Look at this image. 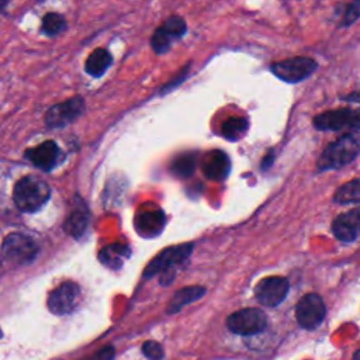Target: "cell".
<instances>
[{"label":"cell","instance_id":"6da1fadb","mask_svg":"<svg viewBox=\"0 0 360 360\" xmlns=\"http://www.w3.org/2000/svg\"><path fill=\"white\" fill-rule=\"evenodd\" d=\"M51 197V188L42 179L27 174L21 177L13 190V200L22 212H35L41 210Z\"/></svg>","mask_w":360,"mask_h":360},{"label":"cell","instance_id":"7a4b0ae2","mask_svg":"<svg viewBox=\"0 0 360 360\" xmlns=\"http://www.w3.org/2000/svg\"><path fill=\"white\" fill-rule=\"evenodd\" d=\"M360 153V136L346 134L330 142L319 155L316 162L318 170L339 169L353 162Z\"/></svg>","mask_w":360,"mask_h":360},{"label":"cell","instance_id":"3957f363","mask_svg":"<svg viewBox=\"0 0 360 360\" xmlns=\"http://www.w3.org/2000/svg\"><path fill=\"white\" fill-rule=\"evenodd\" d=\"M1 255L11 264H30L38 255V245L28 235L14 232L4 238Z\"/></svg>","mask_w":360,"mask_h":360},{"label":"cell","instance_id":"277c9868","mask_svg":"<svg viewBox=\"0 0 360 360\" xmlns=\"http://www.w3.org/2000/svg\"><path fill=\"white\" fill-rule=\"evenodd\" d=\"M193 252V243H181L169 246L159 252L145 267L143 277H153L156 274L172 273V269L177 264L184 263Z\"/></svg>","mask_w":360,"mask_h":360},{"label":"cell","instance_id":"5b68a950","mask_svg":"<svg viewBox=\"0 0 360 360\" xmlns=\"http://www.w3.org/2000/svg\"><path fill=\"white\" fill-rule=\"evenodd\" d=\"M267 326V316L259 308H243L226 318V328L242 336H252L263 332Z\"/></svg>","mask_w":360,"mask_h":360},{"label":"cell","instance_id":"8992f818","mask_svg":"<svg viewBox=\"0 0 360 360\" xmlns=\"http://www.w3.org/2000/svg\"><path fill=\"white\" fill-rule=\"evenodd\" d=\"M314 127L319 131L360 129V110L346 107L325 111L314 118Z\"/></svg>","mask_w":360,"mask_h":360},{"label":"cell","instance_id":"52a82bcc","mask_svg":"<svg viewBox=\"0 0 360 360\" xmlns=\"http://www.w3.org/2000/svg\"><path fill=\"white\" fill-rule=\"evenodd\" d=\"M326 315V307L323 300L315 294L308 292L295 305V318L301 328L312 330L318 328Z\"/></svg>","mask_w":360,"mask_h":360},{"label":"cell","instance_id":"ba28073f","mask_svg":"<svg viewBox=\"0 0 360 360\" xmlns=\"http://www.w3.org/2000/svg\"><path fill=\"white\" fill-rule=\"evenodd\" d=\"M318 63L307 56H294L271 65V72L280 80L287 83H298L314 73Z\"/></svg>","mask_w":360,"mask_h":360},{"label":"cell","instance_id":"9c48e42d","mask_svg":"<svg viewBox=\"0 0 360 360\" xmlns=\"http://www.w3.org/2000/svg\"><path fill=\"white\" fill-rule=\"evenodd\" d=\"M84 111V100L82 96L70 97L62 103L53 104L45 114L48 128H63L79 118Z\"/></svg>","mask_w":360,"mask_h":360},{"label":"cell","instance_id":"30bf717a","mask_svg":"<svg viewBox=\"0 0 360 360\" xmlns=\"http://www.w3.org/2000/svg\"><path fill=\"white\" fill-rule=\"evenodd\" d=\"M79 298L80 287L73 281H63L49 292L46 305L52 314L65 315L77 307Z\"/></svg>","mask_w":360,"mask_h":360},{"label":"cell","instance_id":"8fae6325","mask_svg":"<svg viewBox=\"0 0 360 360\" xmlns=\"http://www.w3.org/2000/svg\"><path fill=\"white\" fill-rule=\"evenodd\" d=\"M187 25L180 15H170L165 22L155 30L150 45L156 53H165L170 49L173 41L181 38L186 34Z\"/></svg>","mask_w":360,"mask_h":360},{"label":"cell","instance_id":"7c38bea8","mask_svg":"<svg viewBox=\"0 0 360 360\" xmlns=\"http://www.w3.org/2000/svg\"><path fill=\"white\" fill-rule=\"evenodd\" d=\"M288 294V281L281 276L262 278L255 287L256 300L264 307L280 305Z\"/></svg>","mask_w":360,"mask_h":360},{"label":"cell","instance_id":"4fadbf2b","mask_svg":"<svg viewBox=\"0 0 360 360\" xmlns=\"http://www.w3.org/2000/svg\"><path fill=\"white\" fill-rule=\"evenodd\" d=\"M24 158L31 162L34 166L45 170V172H51L52 169H55L60 159H62V152L59 149V146L56 145L55 141H45L41 142L39 145L34 146V148H28L24 152Z\"/></svg>","mask_w":360,"mask_h":360},{"label":"cell","instance_id":"5bb4252c","mask_svg":"<svg viewBox=\"0 0 360 360\" xmlns=\"http://www.w3.org/2000/svg\"><path fill=\"white\" fill-rule=\"evenodd\" d=\"M332 232L342 242H353L360 235V207L342 212L332 222Z\"/></svg>","mask_w":360,"mask_h":360},{"label":"cell","instance_id":"9a60e30c","mask_svg":"<svg viewBox=\"0 0 360 360\" xmlns=\"http://www.w3.org/2000/svg\"><path fill=\"white\" fill-rule=\"evenodd\" d=\"M135 231L143 238H155L165 228V214L159 208L142 210L134 221Z\"/></svg>","mask_w":360,"mask_h":360},{"label":"cell","instance_id":"2e32d148","mask_svg":"<svg viewBox=\"0 0 360 360\" xmlns=\"http://www.w3.org/2000/svg\"><path fill=\"white\" fill-rule=\"evenodd\" d=\"M201 167L205 177L214 181H222L231 172V160L225 152L214 149L204 156Z\"/></svg>","mask_w":360,"mask_h":360},{"label":"cell","instance_id":"e0dca14e","mask_svg":"<svg viewBox=\"0 0 360 360\" xmlns=\"http://www.w3.org/2000/svg\"><path fill=\"white\" fill-rule=\"evenodd\" d=\"M87 225H89V210L83 201L76 202L63 221V231L69 236L79 239L86 232Z\"/></svg>","mask_w":360,"mask_h":360},{"label":"cell","instance_id":"ac0fdd59","mask_svg":"<svg viewBox=\"0 0 360 360\" xmlns=\"http://www.w3.org/2000/svg\"><path fill=\"white\" fill-rule=\"evenodd\" d=\"M207 292V288L202 285H188V287H183L180 290H177L173 297L170 298L166 312L167 314H176L179 311H181L186 305L200 300L201 297H204Z\"/></svg>","mask_w":360,"mask_h":360},{"label":"cell","instance_id":"d6986e66","mask_svg":"<svg viewBox=\"0 0 360 360\" xmlns=\"http://www.w3.org/2000/svg\"><path fill=\"white\" fill-rule=\"evenodd\" d=\"M111 63L112 56L110 55V52L104 48H97L87 56L84 62V70L93 77H101Z\"/></svg>","mask_w":360,"mask_h":360},{"label":"cell","instance_id":"ffe728a7","mask_svg":"<svg viewBox=\"0 0 360 360\" xmlns=\"http://www.w3.org/2000/svg\"><path fill=\"white\" fill-rule=\"evenodd\" d=\"M131 255L128 246L121 245V243H111L103 248L98 253L100 262L110 267V269H120L124 263L125 259H128Z\"/></svg>","mask_w":360,"mask_h":360},{"label":"cell","instance_id":"44dd1931","mask_svg":"<svg viewBox=\"0 0 360 360\" xmlns=\"http://www.w3.org/2000/svg\"><path fill=\"white\" fill-rule=\"evenodd\" d=\"M333 201L338 204H352L360 202V179H353L345 184H342L335 195Z\"/></svg>","mask_w":360,"mask_h":360},{"label":"cell","instance_id":"7402d4cb","mask_svg":"<svg viewBox=\"0 0 360 360\" xmlns=\"http://www.w3.org/2000/svg\"><path fill=\"white\" fill-rule=\"evenodd\" d=\"M248 128H249V124L245 118L231 117L222 124L221 132L224 138H226L228 141H238L242 136H245V134L248 132Z\"/></svg>","mask_w":360,"mask_h":360},{"label":"cell","instance_id":"603a6c76","mask_svg":"<svg viewBox=\"0 0 360 360\" xmlns=\"http://www.w3.org/2000/svg\"><path fill=\"white\" fill-rule=\"evenodd\" d=\"M194 169H195V156L193 153H183L177 156L170 165L172 173L181 179L191 176L194 173Z\"/></svg>","mask_w":360,"mask_h":360},{"label":"cell","instance_id":"cb8c5ba5","mask_svg":"<svg viewBox=\"0 0 360 360\" xmlns=\"http://www.w3.org/2000/svg\"><path fill=\"white\" fill-rule=\"evenodd\" d=\"M66 28V20L59 13H48L42 18L41 31L46 35H56Z\"/></svg>","mask_w":360,"mask_h":360},{"label":"cell","instance_id":"d4e9b609","mask_svg":"<svg viewBox=\"0 0 360 360\" xmlns=\"http://www.w3.org/2000/svg\"><path fill=\"white\" fill-rule=\"evenodd\" d=\"M340 7H342V11H339L340 13V18H339L340 27L350 25L360 17V0L352 1L347 4H340Z\"/></svg>","mask_w":360,"mask_h":360},{"label":"cell","instance_id":"484cf974","mask_svg":"<svg viewBox=\"0 0 360 360\" xmlns=\"http://www.w3.org/2000/svg\"><path fill=\"white\" fill-rule=\"evenodd\" d=\"M142 353L149 360H162L165 356L163 347L160 346V343H158L155 340H146L142 345Z\"/></svg>","mask_w":360,"mask_h":360},{"label":"cell","instance_id":"4316f807","mask_svg":"<svg viewBox=\"0 0 360 360\" xmlns=\"http://www.w3.org/2000/svg\"><path fill=\"white\" fill-rule=\"evenodd\" d=\"M115 356V349L112 346H105L100 349L97 353H94L90 357H86L84 360H114Z\"/></svg>","mask_w":360,"mask_h":360},{"label":"cell","instance_id":"83f0119b","mask_svg":"<svg viewBox=\"0 0 360 360\" xmlns=\"http://www.w3.org/2000/svg\"><path fill=\"white\" fill-rule=\"evenodd\" d=\"M273 158H274V156H273V152L270 150V152H269V155H267V156L263 159L262 167H269V166L271 165V162H273Z\"/></svg>","mask_w":360,"mask_h":360},{"label":"cell","instance_id":"f1b7e54d","mask_svg":"<svg viewBox=\"0 0 360 360\" xmlns=\"http://www.w3.org/2000/svg\"><path fill=\"white\" fill-rule=\"evenodd\" d=\"M352 360H360V349L354 352V354H353V359H352Z\"/></svg>","mask_w":360,"mask_h":360},{"label":"cell","instance_id":"f546056e","mask_svg":"<svg viewBox=\"0 0 360 360\" xmlns=\"http://www.w3.org/2000/svg\"><path fill=\"white\" fill-rule=\"evenodd\" d=\"M4 6H7V1H0V11H1V8H3Z\"/></svg>","mask_w":360,"mask_h":360},{"label":"cell","instance_id":"4dcf8cb0","mask_svg":"<svg viewBox=\"0 0 360 360\" xmlns=\"http://www.w3.org/2000/svg\"><path fill=\"white\" fill-rule=\"evenodd\" d=\"M0 336H1V333H0Z\"/></svg>","mask_w":360,"mask_h":360}]
</instances>
